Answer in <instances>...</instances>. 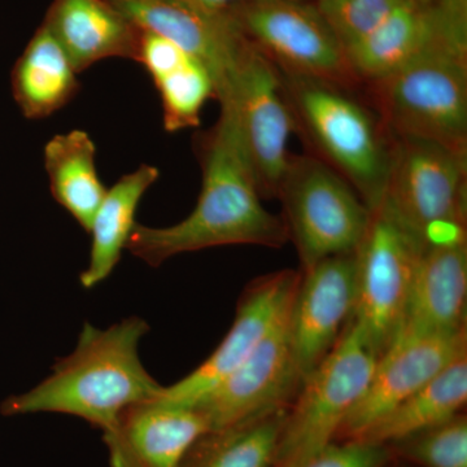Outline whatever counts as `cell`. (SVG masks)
Segmentation results:
<instances>
[{
  "label": "cell",
  "instance_id": "cell-3",
  "mask_svg": "<svg viewBox=\"0 0 467 467\" xmlns=\"http://www.w3.org/2000/svg\"><path fill=\"white\" fill-rule=\"evenodd\" d=\"M279 77L295 131L308 144V153L334 169L376 211L389 182L395 137L373 104L359 100L358 88L281 72Z\"/></svg>",
  "mask_w": 467,
  "mask_h": 467
},
{
  "label": "cell",
  "instance_id": "cell-5",
  "mask_svg": "<svg viewBox=\"0 0 467 467\" xmlns=\"http://www.w3.org/2000/svg\"><path fill=\"white\" fill-rule=\"evenodd\" d=\"M382 207L420 245L466 236L467 152L395 137Z\"/></svg>",
  "mask_w": 467,
  "mask_h": 467
},
{
  "label": "cell",
  "instance_id": "cell-16",
  "mask_svg": "<svg viewBox=\"0 0 467 467\" xmlns=\"http://www.w3.org/2000/svg\"><path fill=\"white\" fill-rule=\"evenodd\" d=\"M209 431L199 409L155 399L126 409L103 441L110 467H181Z\"/></svg>",
  "mask_w": 467,
  "mask_h": 467
},
{
  "label": "cell",
  "instance_id": "cell-21",
  "mask_svg": "<svg viewBox=\"0 0 467 467\" xmlns=\"http://www.w3.org/2000/svg\"><path fill=\"white\" fill-rule=\"evenodd\" d=\"M159 177L158 168L142 164L122 175L107 190L88 232L91 234L90 261L79 276L86 290L97 287L112 275L137 225L135 214L140 202Z\"/></svg>",
  "mask_w": 467,
  "mask_h": 467
},
{
  "label": "cell",
  "instance_id": "cell-12",
  "mask_svg": "<svg viewBox=\"0 0 467 467\" xmlns=\"http://www.w3.org/2000/svg\"><path fill=\"white\" fill-rule=\"evenodd\" d=\"M466 355V330L454 334L399 331L389 348L378 358L367 389L350 409L337 438H359L384 414Z\"/></svg>",
  "mask_w": 467,
  "mask_h": 467
},
{
  "label": "cell",
  "instance_id": "cell-9",
  "mask_svg": "<svg viewBox=\"0 0 467 467\" xmlns=\"http://www.w3.org/2000/svg\"><path fill=\"white\" fill-rule=\"evenodd\" d=\"M422 247L379 205L355 252L353 324L382 355L400 331Z\"/></svg>",
  "mask_w": 467,
  "mask_h": 467
},
{
  "label": "cell",
  "instance_id": "cell-4",
  "mask_svg": "<svg viewBox=\"0 0 467 467\" xmlns=\"http://www.w3.org/2000/svg\"><path fill=\"white\" fill-rule=\"evenodd\" d=\"M368 90L393 137L467 152V42L438 36Z\"/></svg>",
  "mask_w": 467,
  "mask_h": 467
},
{
  "label": "cell",
  "instance_id": "cell-17",
  "mask_svg": "<svg viewBox=\"0 0 467 467\" xmlns=\"http://www.w3.org/2000/svg\"><path fill=\"white\" fill-rule=\"evenodd\" d=\"M467 239L432 243L418 254L400 328L425 334L466 330Z\"/></svg>",
  "mask_w": 467,
  "mask_h": 467
},
{
  "label": "cell",
  "instance_id": "cell-14",
  "mask_svg": "<svg viewBox=\"0 0 467 467\" xmlns=\"http://www.w3.org/2000/svg\"><path fill=\"white\" fill-rule=\"evenodd\" d=\"M287 317L238 370L193 405L207 418L211 431L291 407L297 398L304 379L292 356Z\"/></svg>",
  "mask_w": 467,
  "mask_h": 467
},
{
  "label": "cell",
  "instance_id": "cell-2",
  "mask_svg": "<svg viewBox=\"0 0 467 467\" xmlns=\"http://www.w3.org/2000/svg\"><path fill=\"white\" fill-rule=\"evenodd\" d=\"M149 331L137 316L109 328L85 322L75 350L58 358L50 376L32 389L8 396L0 413L66 414L109 431L126 409L155 400L164 389L140 359V342Z\"/></svg>",
  "mask_w": 467,
  "mask_h": 467
},
{
  "label": "cell",
  "instance_id": "cell-22",
  "mask_svg": "<svg viewBox=\"0 0 467 467\" xmlns=\"http://www.w3.org/2000/svg\"><path fill=\"white\" fill-rule=\"evenodd\" d=\"M95 158L94 140L78 129L55 135L43 150L52 198L86 233L90 232L92 221L107 192Z\"/></svg>",
  "mask_w": 467,
  "mask_h": 467
},
{
  "label": "cell",
  "instance_id": "cell-6",
  "mask_svg": "<svg viewBox=\"0 0 467 467\" xmlns=\"http://www.w3.org/2000/svg\"><path fill=\"white\" fill-rule=\"evenodd\" d=\"M276 198L303 270L355 254L370 223L371 211L353 187L310 153H291Z\"/></svg>",
  "mask_w": 467,
  "mask_h": 467
},
{
  "label": "cell",
  "instance_id": "cell-30",
  "mask_svg": "<svg viewBox=\"0 0 467 467\" xmlns=\"http://www.w3.org/2000/svg\"><path fill=\"white\" fill-rule=\"evenodd\" d=\"M420 2H423V3H431L432 0H420Z\"/></svg>",
  "mask_w": 467,
  "mask_h": 467
},
{
  "label": "cell",
  "instance_id": "cell-26",
  "mask_svg": "<svg viewBox=\"0 0 467 467\" xmlns=\"http://www.w3.org/2000/svg\"><path fill=\"white\" fill-rule=\"evenodd\" d=\"M393 445L404 459L422 467H467V418L457 414Z\"/></svg>",
  "mask_w": 467,
  "mask_h": 467
},
{
  "label": "cell",
  "instance_id": "cell-13",
  "mask_svg": "<svg viewBox=\"0 0 467 467\" xmlns=\"http://www.w3.org/2000/svg\"><path fill=\"white\" fill-rule=\"evenodd\" d=\"M355 300V254L328 257L300 273L287 333L304 383L339 342Z\"/></svg>",
  "mask_w": 467,
  "mask_h": 467
},
{
  "label": "cell",
  "instance_id": "cell-25",
  "mask_svg": "<svg viewBox=\"0 0 467 467\" xmlns=\"http://www.w3.org/2000/svg\"><path fill=\"white\" fill-rule=\"evenodd\" d=\"M150 78L159 91L168 133L201 125L205 104L209 99H216L213 77L192 55Z\"/></svg>",
  "mask_w": 467,
  "mask_h": 467
},
{
  "label": "cell",
  "instance_id": "cell-8",
  "mask_svg": "<svg viewBox=\"0 0 467 467\" xmlns=\"http://www.w3.org/2000/svg\"><path fill=\"white\" fill-rule=\"evenodd\" d=\"M245 38L284 75L358 88L346 48L315 5L242 0L230 9Z\"/></svg>",
  "mask_w": 467,
  "mask_h": 467
},
{
  "label": "cell",
  "instance_id": "cell-15",
  "mask_svg": "<svg viewBox=\"0 0 467 467\" xmlns=\"http://www.w3.org/2000/svg\"><path fill=\"white\" fill-rule=\"evenodd\" d=\"M144 32L159 34L198 58L211 72L216 99L250 47L230 12L213 15L178 0H107Z\"/></svg>",
  "mask_w": 467,
  "mask_h": 467
},
{
  "label": "cell",
  "instance_id": "cell-20",
  "mask_svg": "<svg viewBox=\"0 0 467 467\" xmlns=\"http://www.w3.org/2000/svg\"><path fill=\"white\" fill-rule=\"evenodd\" d=\"M77 75L66 51L43 24L12 69V95L26 119H46L76 97Z\"/></svg>",
  "mask_w": 467,
  "mask_h": 467
},
{
  "label": "cell",
  "instance_id": "cell-28",
  "mask_svg": "<svg viewBox=\"0 0 467 467\" xmlns=\"http://www.w3.org/2000/svg\"><path fill=\"white\" fill-rule=\"evenodd\" d=\"M389 457V445L364 441H331L297 467H384Z\"/></svg>",
  "mask_w": 467,
  "mask_h": 467
},
{
  "label": "cell",
  "instance_id": "cell-10",
  "mask_svg": "<svg viewBox=\"0 0 467 467\" xmlns=\"http://www.w3.org/2000/svg\"><path fill=\"white\" fill-rule=\"evenodd\" d=\"M232 107L263 198H276L295 131L278 69L252 43L217 99Z\"/></svg>",
  "mask_w": 467,
  "mask_h": 467
},
{
  "label": "cell",
  "instance_id": "cell-7",
  "mask_svg": "<svg viewBox=\"0 0 467 467\" xmlns=\"http://www.w3.org/2000/svg\"><path fill=\"white\" fill-rule=\"evenodd\" d=\"M378 358L349 318L339 342L288 409L272 467H297L335 441L367 389Z\"/></svg>",
  "mask_w": 467,
  "mask_h": 467
},
{
  "label": "cell",
  "instance_id": "cell-31",
  "mask_svg": "<svg viewBox=\"0 0 467 467\" xmlns=\"http://www.w3.org/2000/svg\"><path fill=\"white\" fill-rule=\"evenodd\" d=\"M296 2H304V0H296Z\"/></svg>",
  "mask_w": 467,
  "mask_h": 467
},
{
  "label": "cell",
  "instance_id": "cell-24",
  "mask_svg": "<svg viewBox=\"0 0 467 467\" xmlns=\"http://www.w3.org/2000/svg\"><path fill=\"white\" fill-rule=\"evenodd\" d=\"M287 408L209 431L190 450L181 467H272Z\"/></svg>",
  "mask_w": 467,
  "mask_h": 467
},
{
  "label": "cell",
  "instance_id": "cell-29",
  "mask_svg": "<svg viewBox=\"0 0 467 467\" xmlns=\"http://www.w3.org/2000/svg\"><path fill=\"white\" fill-rule=\"evenodd\" d=\"M178 2L207 14L221 15L227 14L242 0H178Z\"/></svg>",
  "mask_w": 467,
  "mask_h": 467
},
{
  "label": "cell",
  "instance_id": "cell-11",
  "mask_svg": "<svg viewBox=\"0 0 467 467\" xmlns=\"http://www.w3.org/2000/svg\"><path fill=\"white\" fill-rule=\"evenodd\" d=\"M299 276L300 273L287 269L252 281L243 291L223 342L189 376L164 387L158 400L193 407L238 370L287 317Z\"/></svg>",
  "mask_w": 467,
  "mask_h": 467
},
{
  "label": "cell",
  "instance_id": "cell-19",
  "mask_svg": "<svg viewBox=\"0 0 467 467\" xmlns=\"http://www.w3.org/2000/svg\"><path fill=\"white\" fill-rule=\"evenodd\" d=\"M439 36L434 0H402L373 32L347 48V57L358 81L373 84L413 60Z\"/></svg>",
  "mask_w": 467,
  "mask_h": 467
},
{
  "label": "cell",
  "instance_id": "cell-23",
  "mask_svg": "<svg viewBox=\"0 0 467 467\" xmlns=\"http://www.w3.org/2000/svg\"><path fill=\"white\" fill-rule=\"evenodd\" d=\"M466 401L467 355L384 414L355 441L395 444L457 416Z\"/></svg>",
  "mask_w": 467,
  "mask_h": 467
},
{
  "label": "cell",
  "instance_id": "cell-27",
  "mask_svg": "<svg viewBox=\"0 0 467 467\" xmlns=\"http://www.w3.org/2000/svg\"><path fill=\"white\" fill-rule=\"evenodd\" d=\"M402 0H317L316 8L348 48L373 32Z\"/></svg>",
  "mask_w": 467,
  "mask_h": 467
},
{
  "label": "cell",
  "instance_id": "cell-1",
  "mask_svg": "<svg viewBox=\"0 0 467 467\" xmlns=\"http://www.w3.org/2000/svg\"><path fill=\"white\" fill-rule=\"evenodd\" d=\"M218 121L199 138L202 190L192 213L175 225L137 223L126 250L150 266L177 254L223 247L281 248L288 239L284 218L264 207L235 115L220 103Z\"/></svg>",
  "mask_w": 467,
  "mask_h": 467
},
{
  "label": "cell",
  "instance_id": "cell-18",
  "mask_svg": "<svg viewBox=\"0 0 467 467\" xmlns=\"http://www.w3.org/2000/svg\"><path fill=\"white\" fill-rule=\"evenodd\" d=\"M45 26L77 73L104 58L138 60L140 29L107 0H55Z\"/></svg>",
  "mask_w": 467,
  "mask_h": 467
}]
</instances>
